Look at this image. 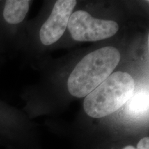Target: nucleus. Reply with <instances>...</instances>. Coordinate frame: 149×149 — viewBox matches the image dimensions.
Returning a JSON list of instances; mask_svg holds the SVG:
<instances>
[{"label": "nucleus", "instance_id": "obj_1", "mask_svg": "<svg viewBox=\"0 0 149 149\" xmlns=\"http://www.w3.org/2000/svg\"><path fill=\"white\" fill-rule=\"evenodd\" d=\"M120 59V51L113 46L88 53L74 67L68 77L69 93L76 97H86L113 73Z\"/></svg>", "mask_w": 149, "mask_h": 149}, {"label": "nucleus", "instance_id": "obj_5", "mask_svg": "<svg viewBox=\"0 0 149 149\" xmlns=\"http://www.w3.org/2000/svg\"><path fill=\"white\" fill-rule=\"evenodd\" d=\"M126 104V111L128 115L139 117L146 114L148 111V88L134 91L133 95Z\"/></svg>", "mask_w": 149, "mask_h": 149}, {"label": "nucleus", "instance_id": "obj_3", "mask_svg": "<svg viewBox=\"0 0 149 149\" xmlns=\"http://www.w3.org/2000/svg\"><path fill=\"white\" fill-rule=\"evenodd\" d=\"M67 27L73 40L77 42L103 40L113 37L119 31L117 22L93 18L81 10L72 13Z\"/></svg>", "mask_w": 149, "mask_h": 149}, {"label": "nucleus", "instance_id": "obj_2", "mask_svg": "<svg viewBox=\"0 0 149 149\" xmlns=\"http://www.w3.org/2000/svg\"><path fill=\"white\" fill-rule=\"evenodd\" d=\"M130 74L117 71L85 97L84 109L88 116L102 118L115 113L125 104L135 91Z\"/></svg>", "mask_w": 149, "mask_h": 149}, {"label": "nucleus", "instance_id": "obj_7", "mask_svg": "<svg viewBox=\"0 0 149 149\" xmlns=\"http://www.w3.org/2000/svg\"><path fill=\"white\" fill-rule=\"evenodd\" d=\"M123 149H135V148L133 146H131V145H128V146H126L124 147Z\"/></svg>", "mask_w": 149, "mask_h": 149}, {"label": "nucleus", "instance_id": "obj_6", "mask_svg": "<svg viewBox=\"0 0 149 149\" xmlns=\"http://www.w3.org/2000/svg\"><path fill=\"white\" fill-rule=\"evenodd\" d=\"M135 149H149V138L145 137L142 138L137 144V148Z\"/></svg>", "mask_w": 149, "mask_h": 149}, {"label": "nucleus", "instance_id": "obj_4", "mask_svg": "<svg viewBox=\"0 0 149 149\" xmlns=\"http://www.w3.org/2000/svg\"><path fill=\"white\" fill-rule=\"evenodd\" d=\"M77 4L75 0H58L54 5L51 15L40 31L41 42L49 46L57 42L68 26L72 10Z\"/></svg>", "mask_w": 149, "mask_h": 149}]
</instances>
